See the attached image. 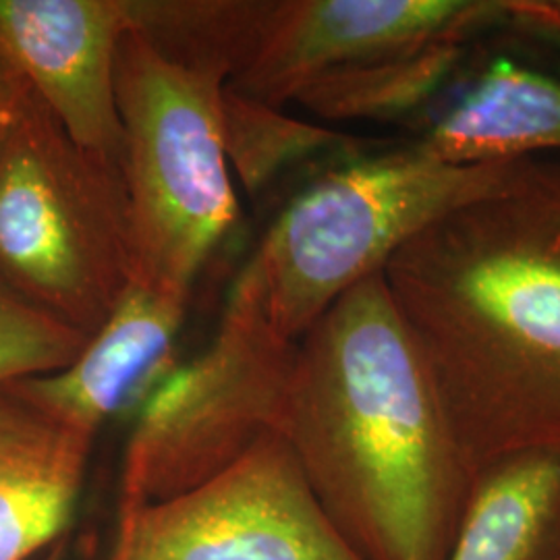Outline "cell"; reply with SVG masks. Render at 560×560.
Returning a JSON list of instances; mask_svg holds the SVG:
<instances>
[{
	"mask_svg": "<svg viewBox=\"0 0 560 560\" xmlns=\"http://www.w3.org/2000/svg\"><path fill=\"white\" fill-rule=\"evenodd\" d=\"M476 476L560 451V162L428 226L382 270Z\"/></svg>",
	"mask_w": 560,
	"mask_h": 560,
	"instance_id": "obj_1",
	"label": "cell"
},
{
	"mask_svg": "<svg viewBox=\"0 0 560 560\" xmlns=\"http://www.w3.org/2000/svg\"><path fill=\"white\" fill-rule=\"evenodd\" d=\"M279 434L361 560H446L474 476L382 272L295 342Z\"/></svg>",
	"mask_w": 560,
	"mask_h": 560,
	"instance_id": "obj_2",
	"label": "cell"
},
{
	"mask_svg": "<svg viewBox=\"0 0 560 560\" xmlns=\"http://www.w3.org/2000/svg\"><path fill=\"white\" fill-rule=\"evenodd\" d=\"M536 159L455 164L416 141L324 171L289 201L249 258L272 326L298 342L400 247L465 203L506 189Z\"/></svg>",
	"mask_w": 560,
	"mask_h": 560,
	"instance_id": "obj_3",
	"label": "cell"
},
{
	"mask_svg": "<svg viewBox=\"0 0 560 560\" xmlns=\"http://www.w3.org/2000/svg\"><path fill=\"white\" fill-rule=\"evenodd\" d=\"M136 279L122 166L78 145L32 92L0 148V284L90 337Z\"/></svg>",
	"mask_w": 560,
	"mask_h": 560,
	"instance_id": "obj_4",
	"label": "cell"
},
{
	"mask_svg": "<svg viewBox=\"0 0 560 560\" xmlns=\"http://www.w3.org/2000/svg\"><path fill=\"white\" fill-rule=\"evenodd\" d=\"M229 78L175 59L129 30L117 60L122 177L136 231L138 282L191 298L194 282L240 219L224 154Z\"/></svg>",
	"mask_w": 560,
	"mask_h": 560,
	"instance_id": "obj_5",
	"label": "cell"
},
{
	"mask_svg": "<svg viewBox=\"0 0 560 560\" xmlns=\"http://www.w3.org/2000/svg\"><path fill=\"white\" fill-rule=\"evenodd\" d=\"M293 360L295 342L272 326L247 261L208 349L143 400L125 448L119 513L189 492L279 434Z\"/></svg>",
	"mask_w": 560,
	"mask_h": 560,
	"instance_id": "obj_6",
	"label": "cell"
},
{
	"mask_svg": "<svg viewBox=\"0 0 560 560\" xmlns=\"http://www.w3.org/2000/svg\"><path fill=\"white\" fill-rule=\"evenodd\" d=\"M110 560H361L272 432L221 476L119 513Z\"/></svg>",
	"mask_w": 560,
	"mask_h": 560,
	"instance_id": "obj_7",
	"label": "cell"
},
{
	"mask_svg": "<svg viewBox=\"0 0 560 560\" xmlns=\"http://www.w3.org/2000/svg\"><path fill=\"white\" fill-rule=\"evenodd\" d=\"M511 23V0H268L258 40L229 85L284 108L326 73Z\"/></svg>",
	"mask_w": 560,
	"mask_h": 560,
	"instance_id": "obj_8",
	"label": "cell"
},
{
	"mask_svg": "<svg viewBox=\"0 0 560 560\" xmlns=\"http://www.w3.org/2000/svg\"><path fill=\"white\" fill-rule=\"evenodd\" d=\"M127 0H0V50L65 133L122 162L117 60Z\"/></svg>",
	"mask_w": 560,
	"mask_h": 560,
	"instance_id": "obj_9",
	"label": "cell"
},
{
	"mask_svg": "<svg viewBox=\"0 0 560 560\" xmlns=\"http://www.w3.org/2000/svg\"><path fill=\"white\" fill-rule=\"evenodd\" d=\"M187 303L189 298L136 280L75 360L0 390L62 430L94 442L102 425L164 370Z\"/></svg>",
	"mask_w": 560,
	"mask_h": 560,
	"instance_id": "obj_10",
	"label": "cell"
},
{
	"mask_svg": "<svg viewBox=\"0 0 560 560\" xmlns=\"http://www.w3.org/2000/svg\"><path fill=\"white\" fill-rule=\"evenodd\" d=\"M94 442L0 390V560H30L62 541Z\"/></svg>",
	"mask_w": 560,
	"mask_h": 560,
	"instance_id": "obj_11",
	"label": "cell"
},
{
	"mask_svg": "<svg viewBox=\"0 0 560 560\" xmlns=\"http://www.w3.org/2000/svg\"><path fill=\"white\" fill-rule=\"evenodd\" d=\"M420 143L455 164L560 152V80L494 60Z\"/></svg>",
	"mask_w": 560,
	"mask_h": 560,
	"instance_id": "obj_12",
	"label": "cell"
},
{
	"mask_svg": "<svg viewBox=\"0 0 560 560\" xmlns=\"http://www.w3.org/2000/svg\"><path fill=\"white\" fill-rule=\"evenodd\" d=\"M446 560H560V451H525L480 471Z\"/></svg>",
	"mask_w": 560,
	"mask_h": 560,
	"instance_id": "obj_13",
	"label": "cell"
},
{
	"mask_svg": "<svg viewBox=\"0 0 560 560\" xmlns=\"http://www.w3.org/2000/svg\"><path fill=\"white\" fill-rule=\"evenodd\" d=\"M463 57L465 44H432L361 62L307 83L293 102L332 122L399 119L432 101Z\"/></svg>",
	"mask_w": 560,
	"mask_h": 560,
	"instance_id": "obj_14",
	"label": "cell"
},
{
	"mask_svg": "<svg viewBox=\"0 0 560 560\" xmlns=\"http://www.w3.org/2000/svg\"><path fill=\"white\" fill-rule=\"evenodd\" d=\"M268 0H127L129 30L229 81L249 59Z\"/></svg>",
	"mask_w": 560,
	"mask_h": 560,
	"instance_id": "obj_15",
	"label": "cell"
},
{
	"mask_svg": "<svg viewBox=\"0 0 560 560\" xmlns=\"http://www.w3.org/2000/svg\"><path fill=\"white\" fill-rule=\"evenodd\" d=\"M221 131L229 168L247 196L264 191L289 166L351 141L330 127L245 96L229 83L221 94Z\"/></svg>",
	"mask_w": 560,
	"mask_h": 560,
	"instance_id": "obj_16",
	"label": "cell"
},
{
	"mask_svg": "<svg viewBox=\"0 0 560 560\" xmlns=\"http://www.w3.org/2000/svg\"><path fill=\"white\" fill-rule=\"evenodd\" d=\"M85 340L0 284V388L65 368Z\"/></svg>",
	"mask_w": 560,
	"mask_h": 560,
	"instance_id": "obj_17",
	"label": "cell"
},
{
	"mask_svg": "<svg viewBox=\"0 0 560 560\" xmlns=\"http://www.w3.org/2000/svg\"><path fill=\"white\" fill-rule=\"evenodd\" d=\"M30 85L18 67L0 50V148L20 119L25 102L30 101Z\"/></svg>",
	"mask_w": 560,
	"mask_h": 560,
	"instance_id": "obj_18",
	"label": "cell"
},
{
	"mask_svg": "<svg viewBox=\"0 0 560 560\" xmlns=\"http://www.w3.org/2000/svg\"><path fill=\"white\" fill-rule=\"evenodd\" d=\"M511 23L560 38V0H511Z\"/></svg>",
	"mask_w": 560,
	"mask_h": 560,
	"instance_id": "obj_19",
	"label": "cell"
},
{
	"mask_svg": "<svg viewBox=\"0 0 560 560\" xmlns=\"http://www.w3.org/2000/svg\"><path fill=\"white\" fill-rule=\"evenodd\" d=\"M65 540L59 541L57 546H52L48 552H44V559L42 560H65Z\"/></svg>",
	"mask_w": 560,
	"mask_h": 560,
	"instance_id": "obj_20",
	"label": "cell"
}]
</instances>
